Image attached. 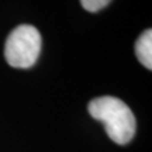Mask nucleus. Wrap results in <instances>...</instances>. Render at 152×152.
Listing matches in <instances>:
<instances>
[{
    "instance_id": "nucleus-3",
    "label": "nucleus",
    "mask_w": 152,
    "mask_h": 152,
    "mask_svg": "<svg viewBox=\"0 0 152 152\" xmlns=\"http://www.w3.org/2000/svg\"><path fill=\"white\" fill-rule=\"evenodd\" d=\"M135 55L147 69H152V31L147 30L135 41Z\"/></svg>"
},
{
    "instance_id": "nucleus-1",
    "label": "nucleus",
    "mask_w": 152,
    "mask_h": 152,
    "mask_svg": "<svg viewBox=\"0 0 152 152\" xmlns=\"http://www.w3.org/2000/svg\"><path fill=\"white\" fill-rule=\"evenodd\" d=\"M93 118L102 121L113 142L125 145L135 135V117L127 104L113 96L93 99L87 106Z\"/></svg>"
},
{
    "instance_id": "nucleus-4",
    "label": "nucleus",
    "mask_w": 152,
    "mask_h": 152,
    "mask_svg": "<svg viewBox=\"0 0 152 152\" xmlns=\"http://www.w3.org/2000/svg\"><path fill=\"white\" fill-rule=\"evenodd\" d=\"M111 0H80L83 9L87 11H92V13H96V11H100L102 9H104L106 6L109 4Z\"/></svg>"
},
{
    "instance_id": "nucleus-2",
    "label": "nucleus",
    "mask_w": 152,
    "mask_h": 152,
    "mask_svg": "<svg viewBox=\"0 0 152 152\" xmlns=\"http://www.w3.org/2000/svg\"><path fill=\"white\" fill-rule=\"evenodd\" d=\"M42 47L41 34L34 26L23 24L10 33L4 47L7 64L13 68L27 69L37 62Z\"/></svg>"
}]
</instances>
